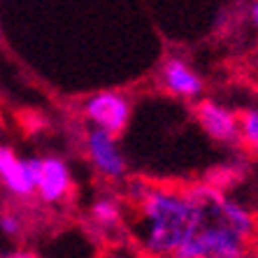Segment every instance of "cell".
<instances>
[{
  "instance_id": "cell-1",
  "label": "cell",
  "mask_w": 258,
  "mask_h": 258,
  "mask_svg": "<svg viewBox=\"0 0 258 258\" xmlns=\"http://www.w3.org/2000/svg\"><path fill=\"white\" fill-rule=\"evenodd\" d=\"M184 191L193 205L196 221L172 258L244 256L246 242L256 233V219L251 212L212 184H193Z\"/></svg>"
},
{
  "instance_id": "cell-2",
  "label": "cell",
  "mask_w": 258,
  "mask_h": 258,
  "mask_svg": "<svg viewBox=\"0 0 258 258\" xmlns=\"http://www.w3.org/2000/svg\"><path fill=\"white\" fill-rule=\"evenodd\" d=\"M133 237L144 258H172L191 233L196 214L184 188L135 179L128 188Z\"/></svg>"
},
{
  "instance_id": "cell-3",
  "label": "cell",
  "mask_w": 258,
  "mask_h": 258,
  "mask_svg": "<svg viewBox=\"0 0 258 258\" xmlns=\"http://www.w3.org/2000/svg\"><path fill=\"white\" fill-rule=\"evenodd\" d=\"M84 114L93 128L116 138L126 131L131 121V100L116 91H100L84 102Z\"/></svg>"
},
{
  "instance_id": "cell-4",
  "label": "cell",
  "mask_w": 258,
  "mask_h": 258,
  "mask_svg": "<svg viewBox=\"0 0 258 258\" xmlns=\"http://www.w3.org/2000/svg\"><path fill=\"white\" fill-rule=\"evenodd\" d=\"M42 168V158H19L10 147L0 144V181L17 198H28L35 193V184Z\"/></svg>"
},
{
  "instance_id": "cell-5",
  "label": "cell",
  "mask_w": 258,
  "mask_h": 258,
  "mask_svg": "<svg viewBox=\"0 0 258 258\" xmlns=\"http://www.w3.org/2000/svg\"><path fill=\"white\" fill-rule=\"evenodd\" d=\"M86 151H89V161L96 168V172L105 179L119 181L126 177L128 163L121 154L116 138H112L109 133L91 128L86 133Z\"/></svg>"
},
{
  "instance_id": "cell-6",
  "label": "cell",
  "mask_w": 258,
  "mask_h": 258,
  "mask_svg": "<svg viewBox=\"0 0 258 258\" xmlns=\"http://www.w3.org/2000/svg\"><path fill=\"white\" fill-rule=\"evenodd\" d=\"M196 119L212 140L216 142H240V119L228 107L219 105L216 100H200L196 105Z\"/></svg>"
},
{
  "instance_id": "cell-7",
  "label": "cell",
  "mask_w": 258,
  "mask_h": 258,
  "mask_svg": "<svg viewBox=\"0 0 258 258\" xmlns=\"http://www.w3.org/2000/svg\"><path fill=\"white\" fill-rule=\"evenodd\" d=\"M72 191V174L68 163L60 156H42V168L35 184V193L42 198V203L56 205L70 196Z\"/></svg>"
},
{
  "instance_id": "cell-8",
  "label": "cell",
  "mask_w": 258,
  "mask_h": 258,
  "mask_svg": "<svg viewBox=\"0 0 258 258\" xmlns=\"http://www.w3.org/2000/svg\"><path fill=\"white\" fill-rule=\"evenodd\" d=\"M161 82L168 93H172L177 98H186V100L198 98L205 89L203 79L196 75V70L188 66L186 60L177 58V56H170V58L163 60Z\"/></svg>"
},
{
  "instance_id": "cell-9",
  "label": "cell",
  "mask_w": 258,
  "mask_h": 258,
  "mask_svg": "<svg viewBox=\"0 0 258 258\" xmlns=\"http://www.w3.org/2000/svg\"><path fill=\"white\" fill-rule=\"evenodd\" d=\"M89 219L102 230H114L123 223V205L119 198H98L91 205Z\"/></svg>"
},
{
  "instance_id": "cell-10",
  "label": "cell",
  "mask_w": 258,
  "mask_h": 258,
  "mask_svg": "<svg viewBox=\"0 0 258 258\" xmlns=\"http://www.w3.org/2000/svg\"><path fill=\"white\" fill-rule=\"evenodd\" d=\"M240 119V142H244V147L258 158V109H244L242 114H237Z\"/></svg>"
},
{
  "instance_id": "cell-11",
  "label": "cell",
  "mask_w": 258,
  "mask_h": 258,
  "mask_svg": "<svg viewBox=\"0 0 258 258\" xmlns=\"http://www.w3.org/2000/svg\"><path fill=\"white\" fill-rule=\"evenodd\" d=\"M0 230L10 237V240H17L19 235H21V230H24V226H21V219H19L17 214H10V212H5V214H0Z\"/></svg>"
},
{
  "instance_id": "cell-12",
  "label": "cell",
  "mask_w": 258,
  "mask_h": 258,
  "mask_svg": "<svg viewBox=\"0 0 258 258\" xmlns=\"http://www.w3.org/2000/svg\"><path fill=\"white\" fill-rule=\"evenodd\" d=\"M7 258H40V256L33 253V251H24V249H19V251H12Z\"/></svg>"
},
{
  "instance_id": "cell-13",
  "label": "cell",
  "mask_w": 258,
  "mask_h": 258,
  "mask_svg": "<svg viewBox=\"0 0 258 258\" xmlns=\"http://www.w3.org/2000/svg\"><path fill=\"white\" fill-rule=\"evenodd\" d=\"M249 17H251V24L256 26V30H258V0H253V3H251V10H249Z\"/></svg>"
},
{
  "instance_id": "cell-14",
  "label": "cell",
  "mask_w": 258,
  "mask_h": 258,
  "mask_svg": "<svg viewBox=\"0 0 258 258\" xmlns=\"http://www.w3.org/2000/svg\"><path fill=\"white\" fill-rule=\"evenodd\" d=\"M105 258H131L128 253H121V251H112V253H107Z\"/></svg>"
}]
</instances>
